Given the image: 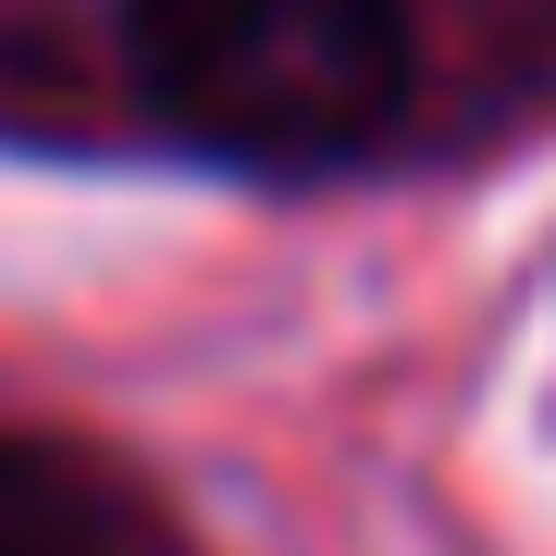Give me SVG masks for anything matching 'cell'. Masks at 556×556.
Instances as JSON below:
<instances>
[{
  "instance_id": "cell-1",
  "label": "cell",
  "mask_w": 556,
  "mask_h": 556,
  "mask_svg": "<svg viewBox=\"0 0 556 556\" xmlns=\"http://www.w3.org/2000/svg\"><path fill=\"white\" fill-rule=\"evenodd\" d=\"M408 0H124V75L186 149L334 174L408 112Z\"/></svg>"
},
{
  "instance_id": "cell-2",
  "label": "cell",
  "mask_w": 556,
  "mask_h": 556,
  "mask_svg": "<svg viewBox=\"0 0 556 556\" xmlns=\"http://www.w3.org/2000/svg\"><path fill=\"white\" fill-rule=\"evenodd\" d=\"M0 556H112V507L50 445L0 433Z\"/></svg>"
}]
</instances>
